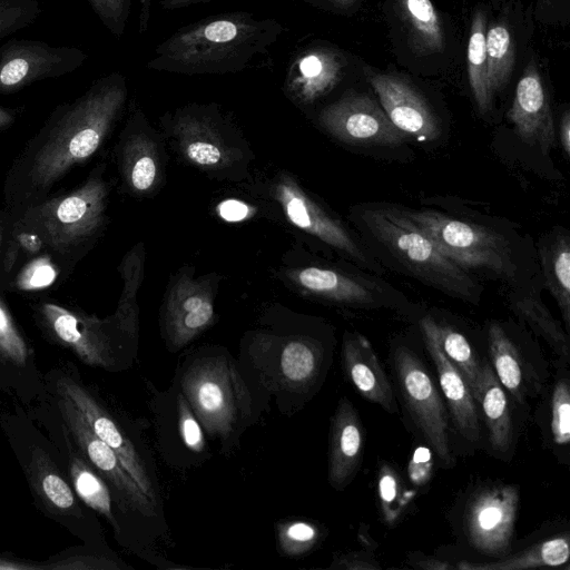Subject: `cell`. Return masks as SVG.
Returning <instances> with one entry per match:
<instances>
[{"mask_svg": "<svg viewBox=\"0 0 570 570\" xmlns=\"http://www.w3.org/2000/svg\"><path fill=\"white\" fill-rule=\"evenodd\" d=\"M568 535H559L535 543L523 551L502 557L490 563L463 562L458 566L465 570H521L539 567H560L569 561Z\"/></svg>", "mask_w": 570, "mask_h": 570, "instance_id": "obj_28", "label": "cell"}, {"mask_svg": "<svg viewBox=\"0 0 570 570\" xmlns=\"http://www.w3.org/2000/svg\"><path fill=\"white\" fill-rule=\"evenodd\" d=\"M285 30L276 19L243 11L206 17L159 43L146 66L187 76L236 73L267 55Z\"/></svg>", "mask_w": 570, "mask_h": 570, "instance_id": "obj_1", "label": "cell"}, {"mask_svg": "<svg viewBox=\"0 0 570 570\" xmlns=\"http://www.w3.org/2000/svg\"><path fill=\"white\" fill-rule=\"evenodd\" d=\"M57 272L51 262L40 257L31 262L19 275L17 284L19 288L31 291L40 289L53 283Z\"/></svg>", "mask_w": 570, "mask_h": 570, "instance_id": "obj_44", "label": "cell"}, {"mask_svg": "<svg viewBox=\"0 0 570 570\" xmlns=\"http://www.w3.org/2000/svg\"><path fill=\"white\" fill-rule=\"evenodd\" d=\"M365 75L382 109L396 128L421 140L431 141L440 137V120L412 85L392 75L371 70Z\"/></svg>", "mask_w": 570, "mask_h": 570, "instance_id": "obj_15", "label": "cell"}, {"mask_svg": "<svg viewBox=\"0 0 570 570\" xmlns=\"http://www.w3.org/2000/svg\"><path fill=\"white\" fill-rule=\"evenodd\" d=\"M343 56L326 46H313L297 52L286 70L284 89L297 104L309 105L332 91L342 80Z\"/></svg>", "mask_w": 570, "mask_h": 570, "instance_id": "obj_18", "label": "cell"}, {"mask_svg": "<svg viewBox=\"0 0 570 570\" xmlns=\"http://www.w3.org/2000/svg\"><path fill=\"white\" fill-rule=\"evenodd\" d=\"M406 27L409 43L416 55L439 52L444 36L440 17L431 0H396Z\"/></svg>", "mask_w": 570, "mask_h": 570, "instance_id": "obj_27", "label": "cell"}, {"mask_svg": "<svg viewBox=\"0 0 570 570\" xmlns=\"http://www.w3.org/2000/svg\"><path fill=\"white\" fill-rule=\"evenodd\" d=\"M40 12L37 0H0V39L27 27Z\"/></svg>", "mask_w": 570, "mask_h": 570, "instance_id": "obj_39", "label": "cell"}, {"mask_svg": "<svg viewBox=\"0 0 570 570\" xmlns=\"http://www.w3.org/2000/svg\"><path fill=\"white\" fill-rule=\"evenodd\" d=\"M550 433L553 444L568 448L570 441V389L567 377L553 386L550 402Z\"/></svg>", "mask_w": 570, "mask_h": 570, "instance_id": "obj_37", "label": "cell"}, {"mask_svg": "<svg viewBox=\"0 0 570 570\" xmlns=\"http://www.w3.org/2000/svg\"><path fill=\"white\" fill-rule=\"evenodd\" d=\"M559 140L567 157L570 155V112L564 111L559 125Z\"/></svg>", "mask_w": 570, "mask_h": 570, "instance_id": "obj_49", "label": "cell"}, {"mask_svg": "<svg viewBox=\"0 0 570 570\" xmlns=\"http://www.w3.org/2000/svg\"><path fill=\"white\" fill-rule=\"evenodd\" d=\"M332 568H338V569H374V567L371 563H366L364 559L360 554H346L338 558V560H335Z\"/></svg>", "mask_w": 570, "mask_h": 570, "instance_id": "obj_48", "label": "cell"}, {"mask_svg": "<svg viewBox=\"0 0 570 570\" xmlns=\"http://www.w3.org/2000/svg\"><path fill=\"white\" fill-rule=\"evenodd\" d=\"M177 412L179 433L185 445L194 452H202L205 446L203 430L184 394L177 397Z\"/></svg>", "mask_w": 570, "mask_h": 570, "instance_id": "obj_43", "label": "cell"}, {"mask_svg": "<svg viewBox=\"0 0 570 570\" xmlns=\"http://www.w3.org/2000/svg\"><path fill=\"white\" fill-rule=\"evenodd\" d=\"M318 122L336 139L357 146H396L409 137L368 96L350 94L326 106Z\"/></svg>", "mask_w": 570, "mask_h": 570, "instance_id": "obj_8", "label": "cell"}, {"mask_svg": "<svg viewBox=\"0 0 570 570\" xmlns=\"http://www.w3.org/2000/svg\"><path fill=\"white\" fill-rule=\"evenodd\" d=\"M517 136L548 154L556 144V127L546 88L531 61L520 78L508 114Z\"/></svg>", "mask_w": 570, "mask_h": 570, "instance_id": "obj_17", "label": "cell"}, {"mask_svg": "<svg viewBox=\"0 0 570 570\" xmlns=\"http://www.w3.org/2000/svg\"><path fill=\"white\" fill-rule=\"evenodd\" d=\"M96 14L116 37H121L129 18L131 0H88Z\"/></svg>", "mask_w": 570, "mask_h": 570, "instance_id": "obj_41", "label": "cell"}, {"mask_svg": "<svg viewBox=\"0 0 570 570\" xmlns=\"http://www.w3.org/2000/svg\"><path fill=\"white\" fill-rule=\"evenodd\" d=\"M518 505L519 490L514 485H495L479 492L466 513L471 544L488 556L509 554Z\"/></svg>", "mask_w": 570, "mask_h": 570, "instance_id": "obj_10", "label": "cell"}, {"mask_svg": "<svg viewBox=\"0 0 570 570\" xmlns=\"http://www.w3.org/2000/svg\"><path fill=\"white\" fill-rule=\"evenodd\" d=\"M342 357L346 376L358 393L395 413L397 405L393 389L367 338L360 333H345Z\"/></svg>", "mask_w": 570, "mask_h": 570, "instance_id": "obj_21", "label": "cell"}, {"mask_svg": "<svg viewBox=\"0 0 570 570\" xmlns=\"http://www.w3.org/2000/svg\"><path fill=\"white\" fill-rule=\"evenodd\" d=\"M320 538L318 529L305 521H288L277 525V540L282 553L297 557L308 552Z\"/></svg>", "mask_w": 570, "mask_h": 570, "instance_id": "obj_38", "label": "cell"}, {"mask_svg": "<svg viewBox=\"0 0 570 570\" xmlns=\"http://www.w3.org/2000/svg\"><path fill=\"white\" fill-rule=\"evenodd\" d=\"M393 364L401 395L416 428L439 461L444 466L452 465L448 415L429 371L403 346L394 351Z\"/></svg>", "mask_w": 570, "mask_h": 570, "instance_id": "obj_6", "label": "cell"}, {"mask_svg": "<svg viewBox=\"0 0 570 570\" xmlns=\"http://www.w3.org/2000/svg\"><path fill=\"white\" fill-rule=\"evenodd\" d=\"M39 487L46 500L59 510H69L75 505L70 487L55 470L42 465Z\"/></svg>", "mask_w": 570, "mask_h": 570, "instance_id": "obj_42", "label": "cell"}, {"mask_svg": "<svg viewBox=\"0 0 570 570\" xmlns=\"http://www.w3.org/2000/svg\"><path fill=\"white\" fill-rule=\"evenodd\" d=\"M183 393L204 429L227 439L250 412V396L237 370L223 357L195 361L181 380Z\"/></svg>", "mask_w": 570, "mask_h": 570, "instance_id": "obj_5", "label": "cell"}, {"mask_svg": "<svg viewBox=\"0 0 570 570\" xmlns=\"http://www.w3.org/2000/svg\"><path fill=\"white\" fill-rule=\"evenodd\" d=\"M57 389L76 405L94 433L114 450L141 491L156 503V493L141 458L109 413L73 379L61 376Z\"/></svg>", "mask_w": 570, "mask_h": 570, "instance_id": "obj_14", "label": "cell"}, {"mask_svg": "<svg viewBox=\"0 0 570 570\" xmlns=\"http://www.w3.org/2000/svg\"><path fill=\"white\" fill-rule=\"evenodd\" d=\"M420 326L432 334L448 361L462 375L474 397L481 375V363L466 337L450 326L439 324L431 316H424L420 321Z\"/></svg>", "mask_w": 570, "mask_h": 570, "instance_id": "obj_29", "label": "cell"}, {"mask_svg": "<svg viewBox=\"0 0 570 570\" xmlns=\"http://www.w3.org/2000/svg\"><path fill=\"white\" fill-rule=\"evenodd\" d=\"M210 286L194 279L190 273L180 274L166 301L165 330L169 344L179 350L205 331L214 320Z\"/></svg>", "mask_w": 570, "mask_h": 570, "instance_id": "obj_16", "label": "cell"}, {"mask_svg": "<svg viewBox=\"0 0 570 570\" xmlns=\"http://www.w3.org/2000/svg\"><path fill=\"white\" fill-rule=\"evenodd\" d=\"M485 31V14L478 10L471 22L466 57L471 92L481 114L489 112L493 101L488 77Z\"/></svg>", "mask_w": 570, "mask_h": 570, "instance_id": "obj_31", "label": "cell"}, {"mask_svg": "<svg viewBox=\"0 0 570 570\" xmlns=\"http://www.w3.org/2000/svg\"><path fill=\"white\" fill-rule=\"evenodd\" d=\"M491 367L499 382L512 397L523 403L528 395L527 372L520 353L500 324L492 323L488 330Z\"/></svg>", "mask_w": 570, "mask_h": 570, "instance_id": "obj_26", "label": "cell"}, {"mask_svg": "<svg viewBox=\"0 0 570 570\" xmlns=\"http://www.w3.org/2000/svg\"><path fill=\"white\" fill-rule=\"evenodd\" d=\"M220 216L230 222L242 220L248 214V207L242 202L229 199L223 202L219 207Z\"/></svg>", "mask_w": 570, "mask_h": 570, "instance_id": "obj_47", "label": "cell"}, {"mask_svg": "<svg viewBox=\"0 0 570 570\" xmlns=\"http://www.w3.org/2000/svg\"><path fill=\"white\" fill-rule=\"evenodd\" d=\"M538 255L546 288L557 302L567 332L570 327V236L562 229L544 235Z\"/></svg>", "mask_w": 570, "mask_h": 570, "instance_id": "obj_25", "label": "cell"}, {"mask_svg": "<svg viewBox=\"0 0 570 570\" xmlns=\"http://www.w3.org/2000/svg\"><path fill=\"white\" fill-rule=\"evenodd\" d=\"M142 274V259L138 253H130L124 262L122 275L125 289L120 299L117 317L126 331L135 333L137 330L136 294Z\"/></svg>", "mask_w": 570, "mask_h": 570, "instance_id": "obj_36", "label": "cell"}, {"mask_svg": "<svg viewBox=\"0 0 570 570\" xmlns=\"http://www.w3.org/2000/svg\"><path fill=\"white\" fill-rule=\"evenodd\" d=\"M425 346L436 366L441 391L446 400L452 420L459 433L478 443L480 424L473 394L458 370L448 361L432 334L422 328Z\"/></svg>", "mask_w": 570, "mask_h": 570, "instance_id": "obj_23", "label": "cell"}, {"mask_svg": "<svg viewBox=\"0 0 570 570\" xmlns=\"http://www.w3.org/2000/svg\"><path fill=\"white\" fill-rule=\"evenodd\" d=\"M69 472L79 498L117 528L110 492L101 476L82 458L75 454H70Z\"/></svg>", "mask_w": 570, "mask_h": 570, "instance_id": "obj_34", "label": "cell"}, {"mask_svg": "<svg viewBox=\"0 0 570 570\" xmlns=\"http://www.w3.org/2000/svg\"><path fill=\"white\" fill-rule=\"evenodd\" d=\"M510 308L538 335L543 337L558 356L569 360V336L541 299L533 294H512Z\"/></svg>", "mask_w": 570, "mask_h": 570, "instance_id": "obj_30", "label": "cell"}, {"mask_svg": "<svg viewBox=\"0 0 570 570\" xmlns=\"http://www.w3.org/2000/svg\"><path fill=\"white\" fill-rule=\"evenodd\" d=\"M52 568H63V569H118L117 564L110 562L105 558L92 557V556H79L76 558H70V560L65 561V563L56 564Z\"/></svg>", "mask_w": 570, "mask_h": 570, "instance_id": "obj_46", "label": "cell"}, {"mask_svg": "<svg viewBox=\"0 0 570 570\" xmlns=\"http://www.w3.org/2000/svg\"><path fill=\"white\" fill-rule=\"evenodd\" d=\"M404 210L438 248L461 268L517 283L519 267L512 246L503 235L431 209Z\"/></svg>", "mask_w": 570, "mask_h": 570, "instance_id": "obj_4", "label": "cell"}, {"mask_svg": "<svg viewBox=\"0 0 570 570\" xmlns=\"http://www.w3.org/2000/svg\"><path fill=\"white\" fill-rule=\"evenodd\" d=\"M289 276L311 295L348 307H383L393 298L390 287L377 284L366 274L306 266L289 271Z\"/></svg>", "mask_w": 570, "mask_h": 570, "instance_id": "obj_12", "label": "cell"}, {"mask_svg": "<svg viewBox=\"0 0 570 570\" xmlns=\"http://www.w3.org/2000/svg\"><path fill=\"white\" fill-rule=\"evenodd\" d=\"M42 312L57 337L85 363L99 367L111 366V346L98 321L78 316L55 304H45Z\"/></svg>", "mask_w": 570, "mask_h": 570, "instance_id": "obj_22", "label": "cell"}, {"mask_svg": "<svg viewBox=\"0 0 570 570\" xmlns=\"http://www.w3.org/2000/svg\"><path fill=\"white\" fill-rule=\"evenodd\" d=\"M417 566L423 569H449L453 568L452 566H449L446 563H442L440 561L432 560L430 558L419 559L416 561Z\"/></svg>", "mask_w": 570, "mask_h": 570, "instance_id": "obj_52", "label": "cell"}, {"mask_svg": "<svg viewBox=\"0 0 570 570\" xmlns=\"http://www.w3.org/2000/svg\"><path fill=\"white\" fill-rule=\"evenodd\" d=\"M0 355L7 361L23 366L28 358V347L14 326L12 318L0 299Z\"/></svg>", "mask_w": 570, "mask_h": 570, "instance_id": "obj_40", "label": "cell"}, {"mask_svg": "<svg viewBox=\"0 0 570 570\" xmlns=\"http://www.w3.org/2000/svg\"><path fill=\"white\" fill-rule=\"evenodd\" d=\"M361 240L373 257L397 273L443 294L478 305L483 287L446 257L403 208L366 204L355 210Z\"/></svg>", "mask_w": 570, "mask_h": 570, "instance_id": "obj_2", "label": "cell"}, {"mask_svg": "<svg viewBox=\"0 0 570 570\" xmlns=\"http://www.w3.org/2000/svg\"><path fill=\"white\" fill-rule=\"evenodd\" d=\"M322 354L315 343L306 338L287 341L279 354L282 381L294 389L306 387L318 375Z\"/></svg>", "mask_w": 570, "mask_h": 570, "instance_id": "obj_32", "label": "cell"}, {"mask_svg": "<svg viewBox=\"0 0 570 570\" xmlns=\"http://www.w3.org/2000/svg\"><path fill=\"white\" fill-rule=\"evenodd\" d=\"M365 432L348 399L343 397L332 417L328 451V481L337 490L354 478L362 461Z\"/></svg>", "mask_w": 570, "mask_h": 570, "instance_id": "obj_20", "label": "cell"}, {"mask_svg": "<svg viewBox=\"0 0 570 570\" xmlns=\"http://www.w3.org/2000/svg\"><path fill=\"white\" fill-rule=\"evenodd\" d=\"M314 1L332 4L335 7L345 8V7L351 6L355 0H314Z\"/></svg>", "mask_w": 570, "mask_h": 570, "instance_id": "obj_54", "label": "cell"}, {"mask_svg": "<svg viewBox=\"0 0 570 570\" xmlns=\"http://www.w3.org/2000/svg\"><path fill=\"white\" fill-rule=\"evenodd\" d=\"M129 142L125 155L127 181L135 191H149L158 177V163L153 141L147 136L138 135Z\"/></svg>", "mask_w": 570, "mask_h": 570, "instance_id": "obj_35", "label": "cell"}, {"mask_svg": "<svg viewBox=\"0 0 570 570\" xmlns=\"http://www.w3.org/2000/svg\"><path fill=\"white\" fill-rule=\"evenodd\" d=\"M119 72L98 79L62 116L31 170L36 184L47 186L69 167L91 156L127 99Z\"/></svg>", "mask_w": 570, "mask_h": 570, "instance_id": "obj_3", "label": "cell"}, {"mask_svg": "<svg viewBox=\"0 0 570 570\" xmlns=\"http://www.w3.org/2000/svg\"><path fill=\"white\" fill-rule=\"evenodd\" d=\"M173 131L185 157L203 168L225 167L235 156L226 146L209 107L193 106L178 111L173 120Z\"/></svg>", "mask_w": 570, "mask_h": 570, "instance_id": "obj_19", "label": "cell"}, {"mask_svg": "<svg viewBox=\"0 0 570 570\" xmlns=\"http://www.w3.org/2000/svg\"><path fill=\"white\" fill-rule=\"evenodd\" d=\"M151 1L153 0H140V10H139V32L144 33L149 26L150 20V11H151Z\"/></svg>", "mask_w": 570, "mask_h": 570, "instance_id": "obj_50", "label": "cell"}, {"mask_svg": "<svg viewBox=\"0 0 570 570\" xmlns=\"http://www.w3.org/2000/svg\"><path fill=\"white\" fill-rule=\"evenodd\" d=\"M485 51L489 85L494 95L508 82L514 65V46L507 26L494 23L487 28Z\"/></svg>", "mask_w": 570, "mask_h": 570, "instance_id": "obj_33", "label": "cell"}, {"mask_svg": "<svg viewBox=\"0 0 570 570\" xmlns=\"http://www.w3.org/2000/svg\"><path fill=\"white\" fill-rule=\"evenodd\" d=\"M274 197L292 224L334 248L361 269L374 274L382 273L381 264L363 242L341 219L309 197L291 177H279L274 187Z\"/></svg>", "mask_w": 570, "mask_h": 570, "instance_id": "obj_7", "label": "cell"}, {"mask_svg": "<svg viewBox=\"0 0 570 570\" xmlns=\"http://www.w3.org/2000/svg\"><path fill=\"white\" fill-rule=\"evenodd\" d=\"M208 0H160V4L164 9L173 10L185 8L191 4L205 2Z\"/></svg>", "mask_w": 570, "mask_h": 570, "instance_id": "obj_51", "label": "cell"}, {"mask_svg": "<svg viewBox=\"0 0 570 570\" xmlns=\"http://www.w3.org/2000/svg\"><path fill=\"white\" fill-rule=\"evenodd\" d=\"M106 195L105 184L91 179L72 194L47 204L45 227L52 246H69L89 236L101 223Z\"/></svg>", "mask_w": 570, "mask_h": 570, "instance_id": "obj_13", "label": "cell"}, {"mask_svg": "<svg viewBox=\"0 0 570 570\" xmlns=\"http://www.w3.org/2000/svg\"><path fill=\"white\" fill-rule=\"evenodd\" d=\"M87 53L75 47L35 40H10L0 47V92L18 90L33 81L63 76L80 67Z\"/></svg>", "mask_w": 570, "mask_h": 570, "instance_id": "obj_9", "label": "cell"}, {"mask_svg": "<svg viewBox=\"0 0 570 570\" xmlns=\"http://www.w3.org/2000/svg\"><path fill=\"white\" fill-rule=\"evenodd\" d=\"M379 488L384 515L387 520L393 521L400 514L399 499L402 495L400 482L393 471L386 468L381 471Z\"/></svg>", "mask_w": 570, "mask_h": 570, "instance_id": "obj_45", "label": "cell"}, {"mask_svg": "<svg viewBox=\"0 0 570 570\" xmlns=\"http://www.w3.org/2000/svg\"><path fill=\"white\" fill-rule=\"evenodd\" d=\"M474 400L481 406L491 448L497 453H508L513 440L511 411L503 386L485 361L481 363V375Z\"/></svg>", "mask_w": 570, "mask_h": 570, "instance_id": "obj_24", "label": "cell"}, {"mask_svg": "<svg viewBox=\"0 0 570 570\" xmlns=\"http://www.w3.org/2000/svg\"><path fill=\"white\" fill-rule=\"evenodd\" d=\"M12 121V115L6 109L0 107V128L9 125Z\"/></svg>", "mask_w": 570, "mask_h": 570, "instance_id": "obj_55", "label": "cell"}, {"mask_svg": "<svg viewBox=\"0 0 570 570\" xmlns=\"http://www.w3.org/2000/svg\"><path fill=\"white\" fill-rule=\"evenodd\" d=\"M33 566L19 564L12 561L0 560V570L10 569H32Z\"/></svg>", "mask_w": 570, "mask_h": 570, "instance_id": "obj_53", "label": "cell"}, {"mask_svg": "<svg viewBox=\"0 0 570 570\" xmlns=\"http://www.w3.org/2000/svg\"><path fill=\"white\" fill-rule=\"evenodd\" d=\"M59 395L58 407L69 431L90 463L111 483L122 504L144 517L154 515L156 503L141 491L114 450L94 433L76 405Z\"/></svg>", "mask_w": 570, "mask_h": 570, "instance_id": "obj_11", "label": "cell"}]
</instances>
